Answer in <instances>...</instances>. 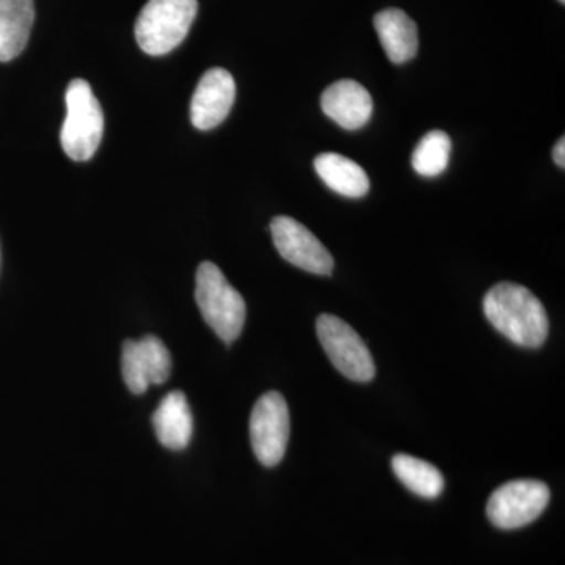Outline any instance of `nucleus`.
<instances>
[{
    "label": "nucleus",
    "instance_id": "nucleus-1",
    "mask_svg": "<svg viewBox=\"0 0 565 565\" xmlns=\"http://www.w3.org/2000/svg\"><path fill=\"white\" fill-rule=\"evenodd\" d=\"M484 315L494 329L522 348L537 349L548 337L544 305L525 286L498 282L486 294Z\"/></svg>",
    "mask_w": 565,
    "mask_h": 565
},
{
    "label": "nucleus",
    "instance_id": "nucleus-2",
    "mask_svg": "<svg viewBox=\"0 0 565 565\" xmlns=\"http://www.w3.org/2000/svg\"><path fill=\"white\" fill-rule=\"evenodd\" d=\"M195 299L207 326L225 344L243 333L247 307L244 297L230 285L214 263L200 264L195 278Z\"/></svg>",
    "mask_w": 565,
    "mask_h": 565
},
{
    "label": "nucleus",
    "instance_id": "nucleus-3",
    "mask_svg": "<svg viewBox=\"0 0 565 565\" xmlns=\"http://www.w3.org/2000/svg\"><path fill=\"white\" fill-rule=\"evenodd\" d=\"M199 13V0H148L136 22V40L148 55L169 54L184 41Z\"/></svg>",
    "mask_w": 565,
    "mask_h": 565
},
{
    "label": "nucleus",
    "instance_id": "nucleus-4",
    "mask_svg": "<svg viewBox=\"0 0 565 565\" xmlns=\"http://www.w3.org/2000/svg\"><path fill=\"white\" fill-rule=\"evenodd\" d=\"M65 98L66 118L61 132L63 151L73 161H88L103 140L102 104L96 99L90 84L84 79L71 81Z\"/></svg>",
    "mask_w": 565,
    "mask_h": 565
},
{
    "label": "nucleus",
    "instance_id": "nucleus-5",
    "mask_svg": "<svg viewBox=\"0 0 565 565\" xmlns=\"http://www.w3.org/2000/svg\"><path fill=\"white\" fill-rule=\"evenodd\" d=\"M316 332L330 362L344 377L360 384L373 381V355L348 322L333 315H321L316 322Z\"/></svg>",
    "mask_w": 565,
    "mask_h": 565
},
{
    "label": "nucleus",
    "instance_id": "nucleus-6",
    "mask_svg": "<svg viewBox=\"0 0 565 565\" xmlns=\"http://www.w3.org/2000/svg\"><path fill=\"white\" fill-rule=\"evenodd\" d=\"M550 503V489L535 479H519L498 487L487 503V516L500 530H519L533 523Z\"/></svg>",
    "mask_w": 565,
    "mask_h": 565
},
{
    "label": "nucleus",
    "instance_id": "nucleus-7",
    "mask_svg": "<svg viewBox=\"0 0 565 565\" xmlns=\"http://www.w3.org/2000/svg\"><path fill=\"white\" fill-rule=\"evenodd\" d=\"M291 418L285 397L269 392L256 401L250 416V441L256 459L264 467L281 462L288 448Z\"/></svg>",
    "mask_w": 565,
    "mask_h": 565
},
{
    "label": "nucleus",
    "instance_id": "nucleus-8",
    "mask_svg": "<svg viewBox=\"0 0 565 565\" xmlns=\"http://www.w3.org/2000/svg\"><path fill=\"white\" fill-rule=\"evenodd\" d=\"M270 233L278 253L292 266L315 275H330L334 259L326 245L307 226L288 215H278L270 223Z\"/></svg>",
    "mask_w": 565,
    "mask_h": 565
},
{
    "label": "nucleus",
    "instance_id": "nucleus-9",
    "mask_svg": "<svg viewBox=\"0 0 565 565\" xmlns=\"http://www.w3.org/2000/svg\"><path fill=\"white\" fill-rule=\"evenodd\" d=\"M121 371L125 384L134 394H143L148 386L162 385L169 381L172 356L158 337L126 340L122 344Z\"/></svg>",
    "mask_w": 565,
    "mask_h": 565
},
{
    "label": "nucleus",
    "instance_id": "nucleus-10",
    "mask_svg": "<svg viewBox=\"0 0 565 565\" xmlns=\"http://www.w3.org/2000/svg\"><path fill=\"white\" fill-rule=\"evenodd\" d=\"M236 99V82L228 71L212 68L203 74L191 103V120L200 131L217 128L228 117Z\"/></svg>",
    "mask_w": 565,
    "mask_h": 565
},
{
    "label": "nucleus",
    "instance_id": "nucleus-11",
    "mask_svg": "<svg viewBox=\"0 0 565 565\" xmlns=\"http://www.w3.org/2000/svg\"><path fill=\"white\" fill-rule=\"evenodd\" d=\"M321 107L327 117L332 118L348 131L363 128L373 117V96L359 82L344 79L334 82L321 96Z\"/></svg>",
    "mask_w": 565,
    "mask_h": 565
},
{
    "label": "nucleus",
    "instance_id": "nucleus-12",
    "mask_svg": "<svg viewBox=\"0 0 565 565\" xmlns=\"http://www.w3.org/2000/svg\"><path fill=\"white\" fill-rule=\"evenodd\" d=\"M152 426L166 448L172 451L188 448L192 440L193 416L185 394L178 390L167 394L152 414Z\"/></svg>",
    "mask_w": 565,
    "mask_h": 565
},
{
    "label": "nucleus",
    "instance_id": "nucleus-13",
    "mask_svg": "<svg viewBox=\"0 0 565 565\" xmlns=\"http://www.w3.org/2000/svg\"><path fill=\"white\" fill-rule=\"evenodd\" d=\"M374 28L386 57L396 65L412 61L418 52V28L405 11L386 9L375 14Z\"/></svg>",
    "mask_w": 565,
    "mask_h": 565
},
{
    "label": "nucleus",
    "instance_id": "nucleus-14",
    "mask_svg": "<svg viewBox=\"0 0 565 565\" xmlns=\"http://www.w3.org/2000/svg\"><path fill=\"white\" fill-rule=\"evenodd\" d=\"M33 21V0H0V62L13 61L25 50Z\"/></svg>",
    "mask_w": 565,
    "mask_h": 565
},
{
    "label": "nucleus",
    "instance_id": "nucleus-15",
    "mask_svg": "<svg viewBox=\"0 0 565 565\" xmlns=\"http://www.w3.org/2000/svg\"><path fill=\"white\" fill-rule=\"evenodd\" d=\"M315 169L327 188L348 199H362L370 192V178L366 172L345 156L322 152L315 159Z\"/></svg>",
    "mask_w": 565,
    "mask_h": 565
},
{
    "label": "nucleus",
    "instance_id": "nucleus-16",
    "mask_svg": "<svg viewBox=\"0 0 565 565\" xmlns=\"http://www.w3.org/2000/svg\"><path fill=\"white\" fill-rule=\"evenodd\" d=\"M392 465L396 478L418 497L434 500L444 492V475L433 463L408 455H396Z\"/></svg>",
    "mask_w": 565,
    "mask_h": 565
},
{
    "label": "nucleus",
    "instance_id": "nucleus-17",
    "mask_svg": "<svg viewBox=\"0 0 565 565\" xmlns=\"http://www.w3.org/2000/svg\"><path fill=\"white\" fill-rule=\"evenodd\" d=\"M451 139L444 131H430L416 145L412 166L422 177H438L448 169L449 154H451Z\"/></svg>",
    "mask_w": 565,
    "mask_h": 565
},
{
    "label": "nucleus",
    "instance_id": "nucleus-18",
    "mask_svg": "<svg viewBox=\"0 0 565 565\" xmlns=\"http://www.w3.org/2000/svg\"><path fill=\"white\" fill-rule=\"evenodd\" d=\"M553 159H555L557 167H561V169H564V167H565V139H564V137H561V139L557 140L555 148H553Z\"/></svg>",
    "mask_w": 565,
    "mask_h": 565
},
{
    "label": "nucleus",
    "instance_id": "nucleus-19",
    "mask_svg": "<svg viewBox=\"0 0 565 565\" xmlns=\"http://www.w3.org/2000/svg\"><path fill=\"white\" fill-rule=\"evenodd\" d=\"M561 3H565V0H559Z\"/></svg>",
    "mask_w": 565,
    "mask_h": 565
}]
</instances>
